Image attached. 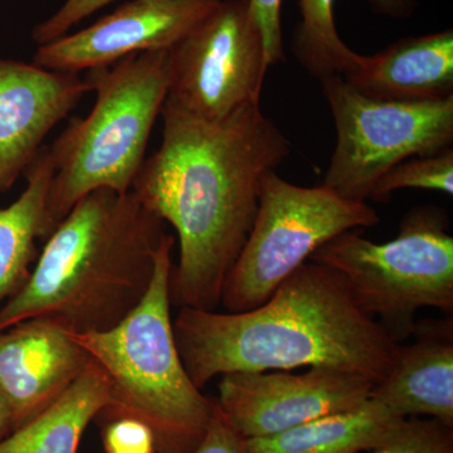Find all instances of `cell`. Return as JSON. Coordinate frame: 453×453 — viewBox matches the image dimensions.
<instances>
[{
  "label": "cell",
  "instance_id": "obj_12",
  "mask_svg": "<svg viewBox=\"0 0 453 453\" xmlns=\"http://www.w3.org/2000/svg\"><path fill=\"white\" fill-rule=\"evenodd\" d=\"M89 91L80 73L0 58V193L25 175L44 139Z\"/></svg>",
  "mask_w": 453,
  "mask_h": 453
},
{
  "label": "cell",
  "instance_id": "obj_13",
  "mask_svg": "<svg viewBox=\"0 0 453 453\" xmlns=\"http://www.w3.org/2000/svg\"><path fill=\"white\" fill-rule=\"evenodd\" d=\"M91 363L73 334L53 321L29 319L0 333V389L14 429L55 403Z\"/></svg>",
  "mask_w": 453,
  "mask_h": 453
},
{
  "label": "cell",
  "instance_id": "obj_6",
  "mask_svg": "<svg viewBox=\"0 0 453 453\" xmlns=\"http://www.w3.org/2000/svg\"><path fill=\"white\" fill-rule=\"evenodd\" d=\"M398 231L386 243L345 232L310 261L338 273L357 305L403 344L413 335L418 310L452 315L453 235L446 211L436 205L408 211Z\"/></svg>",
  "mask_w": 453,
  "mask_h": 453
},
{
  "label": "cell",
  "instance_id": "obj_7",
  "mask_svg": "<svg viewBox=\"0 0 453 453\" xmlns=\"http://www.w3.org/2000/svg\"><path fill=\"white\" fill-rule=\"evenodd\" d=\"M380 222L368 202L342 198L323 184L296 186L270 173L262 180L251 234L226 277L220 305L226 312L257 308L325 243Z\"/></svg>",
  "mask_w": 453,
  "mask_h": 453
},
{
  "label": "cell",
  "instance_id": "obj_17",
  "mask_svg": "<svg viewBox=\"0 0 453 453\" xmlns=\"http://www.w3.org/2000/svg\"><path fill=\"white\" fill-rule=\"evenodd\" d=\"M109 383L92 362L55 403L0 440V453H77L89 423L105 408Z\"/></svg>",
  "mask_w": 453,
  "mask_h": 453
},
{
  "label": "cell",
  "instance_id": "obj_19",
  "mask_svg": "<svg viewBox=\"0 0 453 453\" xmlns=\"http://www.w3.org/2000/svg\"><path fill=\"white\" fill-rule=\"evenodd\" d=\"M335 0H299L301 20L292 37V53L306 73L318 80L342 76L356 64L359 53L340 38L334 20ZM380 16L408 19L418 0H369Z\"/></svg>",
  "mask_w": 453,
  "mask_h": 453
},
{
  "label": "cell",
  "instance_id": "obj_22",
  "mask_svg": "<svg viewBox=\"0 0 453 453\" xmlns=\"http://www.w3.org/2000/svg\"><path fill=\"white\" fill-rule=\"evenodd\" d=\"M113 2L116 0H65L64 4L52 16L42 20L33 28L32 40L38 46L58 40L68 35L70 29L83 19Z\"/></svg>",
  "mask_w": 453,
  "mask_h": 453
},
{
  "label": "cell",
  "instance_id": "obj_16",
  "mask_svg": "<svg viewBox=\"0 0 453 453\" xmlns=\"http://www.w3.org/2000/svg\"><path fill=\"white\" fill-rule=\"evenodd\" d=\"M407 421L368 399L273 436L243 440L247 453H363L389 440Z\"/></svg>",
  "mask_w": 453,
  "mask_h": 453
},
{
  "label": "cell",
  "instance_id": "obj_24",
  "mask_svg": "<svg viewBox=\"0 0 453 453\" xmlns=\"http://www.w3.org/2000/svg\"><path fill=\"white\" fill-rule=\"evenodd\" d=\"M264 35L268 65L285 61L281 27L282 0H247Z\"/></svg>",
  "mask_w": 453,
  "mask_h": 453
},
{
  "label": "cell",
  "instance_id": "obj_20",
  "mask_svg": "<svg viewBox=\"0 0 453 453\" xmlns=\"http://www.w3.org/2000/svg\"><path fill=\"white\" fill-rule=\"evenodd\" d=\"M402 189H423L453 195V149L426 157H414L390 169L378 181L371 201L387 203Z\"/></svg>",
  "mask_w": 453,
  "mask_h": 453
},
{
  "label": "cell",
  "instance_id": "obj_5",
  "mask_svg": "<svg viewBox=\"0 0 453 453\" xmlns=\"http://www.w3.org/2000/svg\"><path fill=\"white\" fill-rule=\"evenodd\" d=\"M96 101L49 146L53 174L44 240L86 196L130 192L168 96V50L136 53L86 77Z\"/></svg>",
  "mask_w": 453,
  "mask_h": 453
},
{
  "label": "cell",
  "instance_id": "obj_4",
  "mask_svg": "<svg viewBox=\"0 0 453 453\" xmlns=\"http://www.w3.org/2000/svg\"><path fill=\"white\" fill-rule=\"evenodd\" d=\"M175 238L164 237L150 288L120 324L104 333L73 334L105 372L109 396L101 418H133L153 432L157 453H193L216 401L190 380L173 330L170 275Z\"/></svg>",
  "mask_w": 453,
  "mask_h": 453
},
{
  "label": "cell",
  "instance_id": "obj_21",
  "mask_svg": "<svg viewBox=\"0 0 453 453\" xmlns=\"http://www.w3.org/2000/svg\"><path fill=\"white\" fill-rule=\"evenodd\" d=\"M366 453H453V427L436 419L408 418L389 440Z\"/></svg>",
  "mask_w": 453,
  "mask_h": 453
},
{
  "label": "cell",
  "instance_id": "obj_8",
  "mask_svg": "<svg viewBox=\"0 0 453 453\" xmlns=\"http://www.w3.org/2000/svg\"><path fill=\"white\" fill-rule=\"evenodd\" d=\"M336 144L323 186L349 201L368 202L390 169L452 148L453 96L392 101L366 96L335 74L321 80Z\"/></svg>",
  "mask_w": 453,
  "mask_h": 453
},
{
  "label": "cell",
  "instance_id": "obj_15",
  "mask_svg": "<svg viewBox=\"0 0 453 453\" xmlns=\"http://www.w3.org/2000/svg\"><path fill=\"white\" fill-rule=\"evenodd\" d=\"M342 79L357 91L381 100L451 97L453 31L401 38L375 55H359Z\"/></svg>",
  "mask_w": 453,
  "mask_h": 453
},
{
  "label": "cell",
  "instance_id": "obj_14",
  "mask_svg": "<svg viewBox=\"0 0 453 453\" xmlns=\"http://www.w3.org/2000/svg\"><path fill=\"white\" fill-rule=\"evenodd\" d=\"M411 344H398L383 380L369 399L402 418L453 427V320L417 321Z\"/></svg>",
  "mask_w": 453,
  "mask_h": 453
},
{
  "label": "cell",
  "instance_id": "obj_25",
  "mask_svg": "<svg viewBox=\"0 0 453 453\" xmlns=\"http://www.w3.org/2000/svg\"><path fill=\"white\" fill-rule=\"evenodd\" d=\"M193 453H247L242 438L235 434L226 421L217 401L207 434Z\"/></svg>",
  "mask_w": 453,
  "mask_h": 453
},
{
  "label": "cell",
  "instance_id": "obj_10",
  "mask_svg": "<svg viewBox=\"0 0 453 453\" xmlns=\"http://www.w3.org/2000/svg\"><path fill=\"white\" fill-rule=\"evenodd\" d=\"M374 381L334 368L222 375L217 404L242 440L281 434L319 417L365 403Z\"/></svg>",
  "mask_w": 453,
  "mask_h": 453
},
{
  "label": "cell",
  "instance_id": "obj_26",
  "mask_svg": "<svg viewBox=\"0 0 453 453\" xmlns=\"http://www.w3.org/2000/svg\"><path fill=\"white\" fill-rule=\"evenodd\" d=\"M13 429V414H12L11 405H9L4 393L0 389V440L7 437Z\"/></svg>",
  "mask_w": 453,
  "mask_h": 453
},
{
  "label": "cell",
  "instance_id": "obj_23",
  "mask_svg": "<svg viewBox=\"0 0 453 453\" xmlns=\"http://www.w3.org/2000/svg\"><path fill=\"white\" fill-rule=\"evenodd\" d=\"M103 443L106 453H157L153 432L133 418L105 422Z\"/></svg>",
  "mask_w": 453,
  "mask_h": 453
},
{
  "label": "cell",
  "instance_id": "obj_2",
  "mask_svg": "<svg viewBox=\"0 0 453 453\" xmlns=\"http://www.w3.org/2000/svg\"><path fill=\"white\" fill-rule=\"evenodd\" d=\"M184 368L198 389L229 372L334 368L383 380L395 342L357 305L342 277L308 261L262 305L243 312L180 308L173 319Z\"/></svg>",
  "mask_w": 453,
  "mask_h": 453
},
{
  "label": "cell",
  "instance_id": "obj_11",
  "mask_svg": "<svg viewBox=\"0 0 453 453\" xmlns=\"http://www.w3.org/2000/svg\"><path fill=\"white\" fill-rule=\"evenodd\" d=\"M220 0H129L81 31L38 46L33 64L58 73L109 67L127 57L168 50Z\"/></svg>",
  "mask_w": 453,
  "mask_h": 453
},
{
  "label": "cell",
  "instance_id": "obj_9",
  "mask_svg": "<svg viewBox=\"0 0 453 453\" xmlns=\"http://www.w3.org/2000/svg\"><path fill=\"white\" fill-rule=\"evenodd\" d=\"M247 0H220L168 50V100L205 120L259 104L268 71Z\"/></svg>",
  "mask_w": 453,
  "mask_h": 453
},
{
  "label": "cell",
  "instance_id": "obj_3",
  "mask_svg": "<svg viewBox=\"0 0 453 453\" xmlns=\"http://www.w3.org/2000/svg\"><path fill=\"white\" fill-rule=\"evenodd\" d=\"M164 222L133 192L86 196L44 240L28 280L0 308V333L44 319L74 334L104 333L144 299Z\"/></svg>",
  "mask_w": 453,
  "mask_h": 453
},
{
  "label": "cell",
  "instance_id": "obj_1",
  "mask_svg": "<svg viewBox=\"0 0 453 453\" xmlns=\"http://www.w3.org/2000/svg\"><path fill=\"white\" fill-rule=\"evenodd\" d=\"M160 116L162 144L131 192L177 232L172 305L214 311L251 234L262 180L288 160L291 144L259 104L205 120L166 98Z\"/></svg>",
  "mask_w": 453,
  "mask_h": 453
},
{
  "label": "cell",
  "instance_id": "obj_18",
  "mask_svg": "<svg viewBox=\"0 0 453 453\" xmlns=\"http://www.w3.org/2000/svg\"><path fill=\"white\" fill-rule=\"evenodd\" d=\"M53 169L43 146L25 177L26 189L0 208V308L22 288L37 259V241H44V220Z\"/></svg>",
  "mask_w": 453,
  "mask_h": 453
}]
</instances>
